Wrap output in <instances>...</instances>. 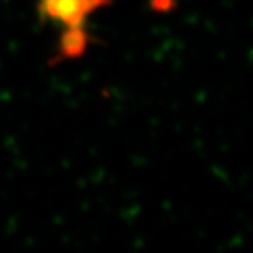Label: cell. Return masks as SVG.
<instances>
[{"mask_svg": "<svg viewBox=\"0 0 253 253\" xmlns=\"http://www.w3.org/2000/svg\"><path fill=\"white\" fill-rule=\"evenodd\" d=\"M109 0H42L40 12L44 18L63 23L66 33H83V25L90 13L107 5Z\"/></svg>", "mask_w": 253, "mask_h": 253, "instance_id": "1", "label": "cell"}]
</instances>
